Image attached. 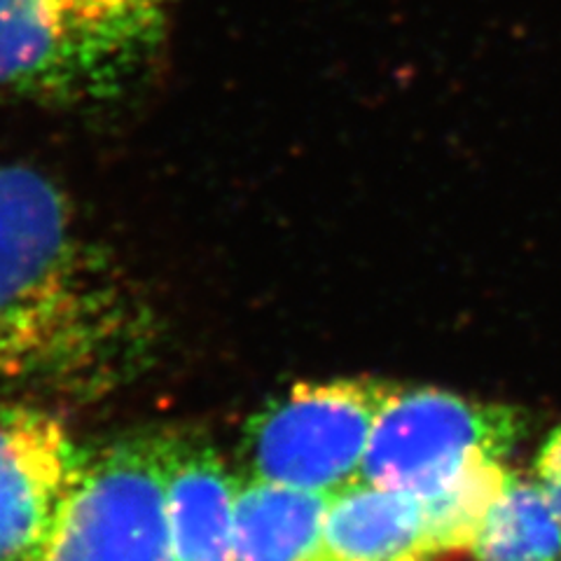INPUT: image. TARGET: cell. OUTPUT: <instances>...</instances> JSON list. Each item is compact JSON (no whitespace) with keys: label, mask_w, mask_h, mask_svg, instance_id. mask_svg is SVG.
I'll use <instances>...</instances> for the list:
<instances>
[{"label":"cell","mask_w":561,"mask_h":561,"mask_svg":"<svg viewBox=\"0 0 561 561\" xmlns=\"http://www.w3.org/2000/svg\"><path fill=\"white\" fill-rule=\"evenodd\" d=\"M154 313L47 173L0 162V400L87 405L148 365Z\"/></svg>","instance_id":"obj_1"},{"label":"cell","mask_w":561,"mask_h":561,"mask_svg":"<svg viewBox=\"0 0 561 561\" xmlns=\"http://www.w3.org/2000/svg\"><path fill=\"white\" fill-rule=\"evenodd\" d=\"M480 561H561V513L538 482L507 480L472 548Z\"/></svg>","instance_id":"obj_12"},{"label":"cell","mask_w":561,"mask_h":561,"mask_svg":"<svg viewBox=\"0 0 561 561\" xmlns=\"http://www.w3.org/2000/svg\"><path fill=\"white\" fill-rule=\"evenodd\" d=\"M237 484L214 447L173 433L167 522L175 561H234Z\"/></svg>","instance_id":"obj_7"},{"label":"cell","mask_w":561,"mask_h":561,"mask_svg":"<svg viewBox=\"0 0 561 561\" xmlns=\"http://www.w3.org/2000/svg\"><path fill=\"white\" fill-rule=\"evenodd\" d=\"M421 499L358 480L328 499L319 561H431Z\"/></svg>","instance_id":"obj_8"},{"label":"cell","mask_w":561,"mask_h":561,"mask_svg":"<svg viewBox=\"0 0 561 561\" xmlns=\"http://www.w3.org/2000/svg\"><path fill=\"white\" fill-rule=\"evenodd\" d=\"M511 480L501 459L486 451L472 454L454 476L426 496L424 505L426 536L431 557L461 554L476 548L478 536Z\"/></svg>","instance_id":"obj_11"},{"label":"cell","mask_w":561,"mask_h":561,"mask_svg":"<svg viewBox=\"0 0 561 561\" xmlns=\"http://www.w3.org/2000/svg\"><path fill=\"white\" fill-rule=\"evenodd\" d=\"M173 433L84 447L73 489L35 561H175L167 522Z\"/></svg>","instance_id":"obj_2"},{"label":"cell","mask_w":561,"mask_h":561,"mask_svg":"<svg viewBox=\"0 0 561 561\" xmlns=\"http://www.w3.org/2000/svg\"><path fill=\"white\" fill-rule=\"evenodd\" d=\"M536 478L561 513V426H557L536 456Z\"/></svg>","instance_id":"obj_13"},{"label":"cell","mask_w":561,"mask_h":561,"mask_svg":"<svg viewBox=\"0 0 561 561\" xmlns=\"http://www.w3.org/2000/svg\"><path fill=\"white\" fill-rule=\"evenodd\" d=\"M0 99L57 105L96 101L57 26L51 0H0Z\"/></svg>","instance_id":"obj_9"},{"label":"cell","mask_w":561,"mask_h":561,"mask_svg":"<svg viewBox=\"0 0 561 561\" xmlns=\"http://www.w3.org/2000/svg\"><path fill=\"white\" fill-rule=\"evenodd\" d=\"M396 393V383L373 377L293 386L251 419L243 478L337 494L363 480L375 424Z\"/></svg>","instance_id":"obj_3"},{"label":"cell","mask_w":561,"mask_h":561,"mask_svg":"<svg viewBox=\"0 0 561 561\" xmlns=\"http://www.w3.org/2000/svg\"><path fill=\"white\" fill-rule=\"evenodd\" d=\"M519 435L522 419L505 405L437 389H398L375 424L363 478L426 496L472 454L486 451L503 459Z\"/></svg>","instance_id":"obj_4"},{"label":"cell","mask_w":561,"mask_h":561,"mask_svg":"<svg viewBox=\"0 0 561 561\" xmlns=\"http://www.w3.org/2000/svg\"><path fill=\"white\" fill-rule=\"evenodd\" d=\"M82 451L45 405L0 400V561H35L76 484Z\"/></svg>","instance_id":"obj_5"},{"label":"cell","mask_w":561,"mask_h":561,"mask_svg":"<svg viewBox=\"0 0 561 561\" xmlns=\"http://www.w3.org/2000/svg\"><path fill=\"white\" fill-rule=\"evenodd\" d=\"M328 499L319 491L241 478L234 561H319Z\"/></svg>","instance_id":"obj_10"},{"label":"cell","mask_w":561,"mask_h":561,"mask_svg":"<svg viewBox=\"0 0 561 561\" xmlns=\"http://www.w3.org/2000/svg\"><path fill=\"white\" fill-rule=\"evenodd\" d=\"M173 0H51L94 99L125 92L160 51Z\"/></svg>","instance_id":"obj_6"}]
</instances>
